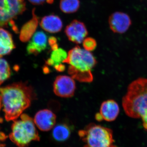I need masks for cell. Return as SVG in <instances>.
<instances>
[{
  "instance_id": "7c38bea8",
  "label": "cell",
  "mask_w": 147,
  "mask_h": 147,
  "mask_svg": "<svg viewBox=\"0 0 147 147\" xmlns=\"http://www.w3.org/2000/svg\"><path fill=\"white\" fill-rule=\"evenodd\" d=\"M11 15L10 7L7 0H0V28L10 26L15 32H18V29Z\"/></svg>"
},
{
  "instance_id": "52a82bcc",
  "label": "cell",
  "mask_w": 147,
  "mask_h": 147,
  "mask_svg": "<svg viewBox=\"0 0 147 147\" xmlns=\"http://www.w3.org/2000/svg\"><path fill=\"white\" fill-rule=\"evenodd\" d=\"M65 32L70 41L77 44L83 42L88 34L85 24L77 20H74L67 26Z\"/></svg>"
},
{
  "instance_id": "83f0119b",
  "label": "cell",
  "mask_w": 147,
  "mask_h": 147,
  "mask_svg": "<svg viewBox=\"0 0 147 147\" xmlns=\"http://www.w3.org/2000/svg\"><path fill=\"white\" fill-rule=\"evenodd\" d=\"M2 147H4V146H3Z\"/></svg>"
},
{
  "instance_id": "8fae6325",
  "label": "cell",
  "mask_w": 147,
  "mask_h": 147,
  "mask_svg": "<svg viewBox=\"0 0 147 147\" xmlns=\"http://www.w3.org/2000/svg\"><path fill=\"white\" fill-rule=\"evenodd\" d=\"M120 112L119 106L115 100L110 99L102 102L100 109L102 120L113 121L117 117Z\"/></svg>"
},
{
  "instance_id": "603a6c76",
  "label": "cell",
  "mask_w": 147,
  "mask_h": 147,
  "mask_svg": "<svg viewBox=\"0 0 147 147\" xmlns=\"http://www.w3.org/2000/svg\"><path fill=\"white\" fill-rule=\"evenodd\" d=\"M32 4L34 5H42L45 2V0H28Z\"/></svg>"
},
{
  "instance_id": "2e32d148",
  "label": "cell",
  "mask_w": 147,
  "mask_h": 147,
  "mask_svg": "<svg viewBox=\"0 0 147 147\" xmlns=\"http://www.w3.org/2000/svg\"><path fill=\"white\" fill-rule=\"evenodd\" d=\"M52 134L53 138L56 141L64 142L70 137L71 130L65 124H59L54 127Z\"/></svg>"
},
{
  "instance_id": "44dd1931",
  "label": "cell",
  "mask_w": 147,
  "mask_h": 147,
  "mask_svg": "<svg viewBox=\"0 0 147 147\" xmlns=\"http://www.w3.org/2000/svg\"><path fill=\"white\" fill-rule=\"evenodd\" d=\"M49 45L53 50H56L58 48V45L57 43V39L55 37L50 36L48 40Z\"/></svg>"
},
{
  "instance_id": "9c48e42d",
  "label": "cell",
  "mask_w": 147,
  "mask_h": 147,
  "mask_svg": "<svg viewBox=\"0 0 147 147\" xmlns=\"http://www.w3.org/2000/svg\"><path fill=\"white\" fill-rule=\"evenodd\" d=\"M35 124L42 131H48L55 126L56 116L48 109L40 110L36 113L34 119Z\"/></svg>"
},
{
  "instance_id": "7402d4cb",
  "label": "cell",
  "mask_w": 147,
  "mask_h": 147,
  "mask_svg": "<svg viewBox=\"0 0 147 147\" xmlns=\"http://www.w3.org/2000/svg\"><path fill=\"white\" fill-rule=\"evenodd\" d=\"M144 128L147 131V113L141 117Z\"/></svg>"
},
{
  "instance_id": "4316f807",
  "label": "cell",
  "mask_w": 147,
  "mask_h": 147,
  "mask_svg": "<svg viewBox=\"0 0 147 147\" xmlns=\"http://www.w3.org/2000/svg\"><path fill=\"white\" fill-rule=\"evenodd\" d=\"M3 145H2V144H0V147H2L3 146Z\"/></svg>"
},
{
  "instance_id": "5b68a950",
  "label": "cell",
  "mask_w": 147,
  "mask_h": 147,
  "mask_svg": "<svg viewBox=\"0 0 147 147\" xmlns=\"http://www.w3.org/2000/svg\"><path fill=\"white\" fill-rule=\"evenodd\" d=\"M84 147H117L113 144V131L110 129L90 124L79 131Z\"/></svg>"
},
{
  "instance_id": "8992f818",
  "label": "cell",
  "mask_w": 147,
  "mask_h": 147,
  "mask_svg": "<svg viewBox=\"0 0 147 147\" xmlns=\"http://www.w3.org/2000/svg\"><path fill=\"white\" fill-rule=\"evenodd\" d=\"M76 90V84L71 76L66 75L58 76L53 84V90L56 95L61 97L73 96Z\"/></svg>"
},
{
  "instance_id": "6da1fadb",
  "label": "cell",
  "mask_w": 147,
  "mask_h": 147,
  "mask_svg": "<svg viewBox=\"0 0 147 147\" xmlns=\"http://www.w3.org/2000/svg\"><path fill=\"white\" fill-rule=\"evenodd\" d=\"M34 93L31 87L21 82L0 88V102L6 120L13 121L21 116L30 105Z\"/></svg>"
},
{
  "instance_id": "7a4b0ae2",
  "label": "cell",
  "mask_w": 147,
  "mask_h": 147,
  "mask_svg": "<svg viewBox=\"0 0 147 147\" xmlns=\"http://www.w3.org/2000/svg\"><path fill=\"white\" fill-rule=\"evenodd\" d=\"M96 63L90 52L77 46L69 52L63 63L68 65L69 74L74 79L81 82L89 83L93 79L92 70Z\"/></svg>"
},
{
  "instance_id": "d4e9b609",
  "label": "cell",
  "mask_w": 147,
  "mask_h": 147,
  "mask_svg": "<svg viewBox=\"0 0 147 147\" xmlns=\"http://www.w3.org/2000/svg\"><path fill=\"white\" fill-rule=\"evenodd\" d=\"M7 138V136L5 135V134L0 130V142L5 141Z\"/></svg>"
},
{
  "instance_id": "277c9868",
  "label": "cell",
  "mask_w": 147,
  "mask_h": 147,
  "mask_svg": "<svg viewBox=\"0 0 147 147\" xmlns=\"http://www.w3.org/2000/svg\"><path fill=\"white\" fill-rule=\"evenodd\" d=\"M9 137L19 147H26L33 141L40 140L34 121L26 114H22L20 119L14 121Z\"/></svg>"
},
{
  "instance_id": "e0dca14e",
  "label": "cell",
  "mask_w": 147,
  "mask_h": 147,
  "mask_svg": "<svg viewBox=\"0 0 147 147\" xmlns=\"http://www.w3.org/2000/svg\"><path fill=\"white\" fill-rule=\"evenodd\" d=\"M67 57V55L65 50L61 48H59L53 50L50 59L46 61V64L48 65L55 66L63 63Z\"/></svg>"
},
{
  "instance_id": "3957f363",
  "label": "cell",
  "mask_w": 147,
  "mask_h": 147,
  "mask_svg": "<svg viewBox=\"0 0 147 147\" xmlns=\"http://www.w3.org/2000/svg\"><path fill=\"white\" fill-rule=\"evenodd\" d=\"M122 106L127 115L132 118H141L147 113V79L139 78L129 85Z\"/></svg>"
},
{
  "instance_id": "4fadbf2b",
  "label": "cell",
  "mask_w": 147,
  "mask_h": 147,
  "mask_svg": "<svg viewBox=\"0 0 147 147\" xmlns=\"http://www.w3.org/2000/svg\"><path fill=\"white\" fill-rule=\"evenodd\" d=\"M40 25L44 30L51 33H55L61 30L63 23L59 16L51 14L43 17L40 21Z\"/></svg>"
},
{
  "instance_id": "ac0fdd59",
  "label": "cell",
  "mask_w": 147,
  "mask_h": 147,
  "mask_svg": "<svg viewBox=\"0 0 147 147\" xmlns=\"http://www.w3.org/2000/svg\"><path fill=\"white\" fill-rule=\"evenodd\" d=\"M79 0H61L60 8L65 13H73L76 12L80 7Z\"/></svg>"
},
{
  "instance_id": "30bf717a",
  "label": "cell",
  "mask_w": 147,
  "mask_h": 147,
  "mask_svg": "<svg viewBox=\"0 0 147 147\" xmlns=\"http://www.w3.org/2000/svg\"><path fill=\"white\" fill-rule=\"evenodd\" d=\"M47 42V36L45 33L37 32L27 45V53L29 55H37L46 49Z\"/></svg>"
},
{
  "instance_id": "d6986e66",
  "label": "cell",
  "mask_w": 147,
  "mask_h": 147,
  "mask_svg": "<svg viewBox=\"0 0 147 147\" xmlns=\"http://www.w3.org/2000/svg\"><path fill=\"white\" fill-rule=\"evenodd\" d=\"M11 71L8 63L0 57V85L10 77Z\"/></svg>"
},
{
  "instance_id": "5bb4252c",
  "label": "cell",
  "mask_w": 147,
  "mask_h": 147,
  "mask_svg": "<svg viewBox=\"0 0 147 147\" xmlns=\"http://www.w3.org/2000/svg\"><path fill=\"white\" fill-rule=\"evenodd\" d=\"M35 8H34L32 11V19L24 24L21 28L19 38L22 42H25L29 41L36 30L38 20L37 16L35 13Z\"/></svg>"
},
{
  "instance_id": "ba28073f",
  "label": "cell",
  "mask_w": 147,
  "mask_h": 147,
  "mask_svg": "<svg viewBox=\"0 0 147 147\" xmlns=\"http://www.w3.org/2000/svg\"><path fill=\"white\" fill-rule=\"evenodd\" d=\"M109 26L114 32L122 34L125 32L131 25V20L126 13L116 12L109 17Z\"/></svg>"
},
{
  "instance_id": "cb8c5ba5",
  "label": "cell",
  "mask_w": 147,
  "mask_h": 147,
  "mask_svg": "<svg viewBox=\"0 0 147 147\" xmlns=\"http://www.w3.org/2000/svg\"><path fill=\"white\" fill-rule=\"evenodd\" d=\"M55 69L58 71H63L65 69V66L62 64V63L59 65L55 66L54 67Z\"/></svg>"
},
{
  "instance_id": "ffe728a7",
  "label": "cell",
  "mask_w": 147,
  "mask_h": 147,
  "mask_svg": "<svg viewBox=\"0 0 147 147\" xmlns=\"http://www.w3.org/2000/svg\"><path fill=\"white\" fill-rule=\"evenodd\" d=\"M83 43L84 49L89 52L94 50L97 46L96 41L92 38L88 37L85 38Z\"/></svg>"
},
{
  "instance_id": "9a60e30c",
  "label": "cell",
  "mask_w": 147,
  "mask_h": 147,
  "mask_svg": "<svg viewBox=\"0 0 147 147\" xmlns=\"http://www.w3.org/2000/svg\"><path fill=\"white\" fill-rule=\"evenodd\" d=\"M15 48L11 34L7 30L0 28V57L10 54Z\"/></svg>"
},
{
  "instance_id": "484cf974",
  "label": "cell",
  "mask_w": 147,
  "mask_h": 147,
  "mask_svg": "<svg viewBox=\"0 0 147 147\" xmlns=\"http://www.w3.org/2000/svg\"><path fill=\"white\" fill-rule=\"evenodd\" d=\"M46 1L49 4H52L54 2V0H46Z\"/></svg>"
}]
</instances>
